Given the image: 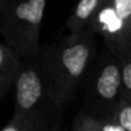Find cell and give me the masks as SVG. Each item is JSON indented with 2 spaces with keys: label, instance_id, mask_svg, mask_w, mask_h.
Segmentation results:
<instances>
[{
  "label": "cell",
  "instance_id": "obj_3",
  "mask_svg": "<svg viewBox=\"0 0 131 131\" xmlns=\"http://www.w3.org/2000/svg\"><path fill=\"white\" fill-rule=\"evenodd\" d=\"M123 98L122 67L113 54L98 62L90 76L88 100L92 109L101 114L98 118L111 117Z\"/></svg>",
  "mask_w": 131,
  "mask_h": 131
},
{
  "label": "cell",
  "instance_id": "obj_1",
  "mask_svg": "<svg viewBox=\"0 0 131 131\" xmlns=\"http://www.w3.org/2000/svg\"><path fill=\"white\" fill-rule=\"evenodd\" d=\"M95 53V40L89 30L41 47L39 61L52 104L62 109L72 99Z\"/></svg>",
  "mask_w": 131,
  "mask_h": 131
},
{
  "label": "cell",
  "instance_id": "obj_4",
  "mask_svg": "<svg viewBox=\"0 0 131 131\" xmlns=\"http://www.w3.org/2000/svg\"><path fill=\"white\" fill-rule=\"evenodd\" d=\"M46 100L51 101L39 58L24 60L15 83L14 114L23 117H45L43 107Z\"/></svg>",
  "mask_w": 131,
  "mask_h": 131
},
{
  "label": "cell",
  "instance_id": "obj_9",
  "mask_svg": "<svg viewBox=\"0 0 131 131\" xmlns=\"http://www.w3.org/2000/svg\"><path fill=\"white\" fill-rule=\"evenodd\" d=\"M111 117L117 121L127 131H131V102L122 98Z\"/></svg>",
  "mask_w": 131,
  "mask_h": 131
},
{
  "label": "cell",
  "instance_id": "obj_10",
  "mask_svg": "<svg viewBox=\"0 0 131 131\" xmlns=\"http://www.w3.org/2000/svg\"><path fill=\"white\" fill-rule=\"evenodd\" d=\"M122 67L123 98L131 102V55L120 59Z\"/></svg>",
  "mask_w": 131,
  "mask_h": 131
},
{
  "label": "cell",
  "instance_id": "obj_7",
  "mask_svg": "<svg viewBox=\"0 0 131 131\" xmlns=\"http://www.w3.org/2000/svg\"><path fill=\"white\" fill-rule=\"evenodd\" d=\"M1 131H46V117H23L14 114Z\"/></svg>",
  "mask_w": 131,
  "mask_h": 131
},
{
  "label": "cell",
  "instance_id": "obj_6",
  "mask_svg": "<svg viewBox=\"0 0 131 131\" xmlns=\"http://www.w3.org/2000/svg\"><path fill=\"white\" fill-rule=\"evenodd\" d=\"M105 1L106 0H79L66 23L69 35L75 36L86 31Z\"/></svg>",
  "mask_w": 131,
  "mask_h": 131
},
{
  "label": "cell",
  "instance_id": "obj_2",
  "mask_svg": "<svg viewBox=\"0 0 131 131\" xmlns=\"http://www.w3.org/2000/svg\"><path fill=\"white\" fill-rule=\"evenodd\" d=\"M47 0H5L0 2V32L4 43L24 60L40 54L39 32Z\"/></svg>",
  "mask_w": 131,
  "mask_h": 131
},
{
  "label": "cell",
  "instance_id": "obj_8",
  "mask_svg": "<svg viewBox=\"0 0 131 131\" xmlns=\"http://www.w3.org/2000/svg\"><path fill=\"white\" fill-rule=\"evenodd\" d=\"M72 131H102L101 121L90 114L81 113L75 118Z\"/></svg>",
  "mask_w": 131,
  "mask_h": 131
},
{
  "label": "cell",
  "instance_id": "obj_12",
  "mask_svg": "<svg viewBox=\"0 0 131 131\" xmlns=\"http://www.w3.org/2000/svg\"><path fill=\"white\" fill-rule=\"evenodd\" d=\"M101 121L102 131H127L117 121H115L113 117H105L100 118Z\"/></svg>",
  "mask_w": 131,
  "mask_h": 131
},
{
  "label": "cell",
  "instance_id": "obj_11",
  "mask_svg": "<svg viewBox=\"0 0 131 131\" xmlns=\"http://www.w3.org/2000/svg\"><path fill=\"white\" fill-rule=\"evenodd\" d=\"M116 13L131 31V0H109Z\"/></svg>",
  "mask_w": 131,
  "mask_h": 131
},
{
  "label": "cell",
  "instance_id": "obj_5",
  "mask_svg": "<svg viewBox=\"0 0 131 131\" xmlns=\"http://www.w3.org/2000/svg\"><path fill=\"white\" fill-rule=\"evenodd\" d=\"M22 57L14 48L2 43L0 45V97L4 98L15 85L23 68Z\"/></svg>",
  "mask_w": 131,
  "mask_h": 131
}]
</instances>
